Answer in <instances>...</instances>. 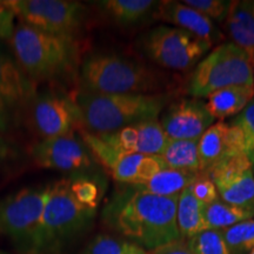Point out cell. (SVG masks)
<instances>
[{"instance_id":"obj_1","label":"cell","mask_w":254,"mask_h":254,"mask_svg":"<svg viewBox=\"0 0 254 254\" xmlns=\"http://www.w3.org/2000/svg\"><path fill=\"white\" fill-rule=\"evenodd\" d=\"M179 195L159 196L125 186L111 196L103 220L131 243L154 251L183 239L177 224Z\"/></svg>"},{"instance_id":"obj_2","label":"cell","mask_w":254,"mask_h":254,"mask_svg":"<svg viewBox=\"0 0 254 254\" xmlns=\"http://www.w3.org/2000/svg\"><path fill=\"white\" fill-rule=\"evenodd\" d=\"M95 213L75 193L72 176L52 183L31 254H62L91 227Z\"/></svg>"},{"instance_id":"obj_3","label":"cell","mask_w":254,"mask_h":254,"mask_svg":"<svg viewBox=\"0 0 254 254\" xmlns=\"http://www.w3.org/2000/svg\"><path fill=\"white\" fill-rule=\"evenodd\" d=\"M170 95L103 94L80 90L75 94L85 131L93 134L114 132L133 124L158 119L167 107Z\"/></svg>"},{"instance_id":"obj_4","label":"cell","mask_w":254,"mask_h":254,"mask_svg":"<svg viewBox=\"0 0 254 254\" xmlns=\"http://www.w3.org/2000/svg\"><path fill=\"white\" fill-rule=\"evenodd\" d=\"M9 45L18 65L33 81L66 75L80 59L75 37L47 33L21 23L15 26Z\"/></svg>"},{"instance_id":"obj_5","label":"cell","mask_w":254,"mask_h":254,"mask_svg":"<svg viewBox=\"0 0 254 254\" xmlns=\"http://www.w3.org/2000/svg\"><path fill=\"white\" fill-rule=\"evenodd\" d=\"M81 90L103 94H159L167 80L150 66L114 53H93L80 67Z\"/></svg>"},{"instance_id":"obj_6","label":"cell","mask_w":254,"mask_h":254,"mask_svg":"<svg viewBox=\"0 0 254 254\" xmlns=\"http://www.w3.org/2000/svg\"><path fill=\"white\" fill-rule=\"evenodd\" d=\"M254 86V63L233 43H222L195 66L189 82L192 98H207L221 88Z\"/></svg>"},{"instance_id":"obj_7","label":"cell","mask_w":254,"mask_h":254,"mask_svg":"<svg viewBox=\"0 0 254 254\" xmlns=\"http://www.w3.org/2000/svg\"><path fill=\"white\" fill-rule=\"evenodd\" d=\"M51 184L25 189L0 199V236L11 239L25 254H31L39 232Z\"/></svg>"},{"instance_id":"obj_8","label":"cell","mask_w":254,"mask_h":254,"mask_svg":"<svg viewBox=\"0 0 254 254\" xmlns=\"http://www.w3.org/2000/svg\"><path fill=\"white\" fill-rule=\"evenodd\" d=\"M142 53L154 64L173 71H187L212 49L209 44L180 28L159 25L140 40Z\"/></svg>"},{"instance_id":"obj_9","label":"cell","mask_w":254,"mask_h":254,"mask_svg":"<svg viewBox=\"0 0 254 254\" xmlns=\"http://www.w3.org/2000/svg\"><path fill=\"white\" fill-rule=\"evenodd\" d=\"M20 23L47 33L75 37L84 26L86 7L72 0H9L4 1Z\"/></svg>"},{"instance_id":"obj_10","label":"cell","mask_w":254,"mask_h":254,"mask_svg":"<svg viewBox=\"0 0 254 254\" xmlns=\"http://www.w3.org/2000/svg\"><path fill=\"white\" fill-rule=\"evenodd\" d=\"M80 138L95 160L103 165L116 182L124 186L141 185L167 168L159 155L126 153L114 150L99 136L85 129L81 131Z\"/></svg>"},{"instance_id":"obj_11","label":"cell","mask_w":254,"mask_h":254,"mask_svg":"<svg viewBox=\"0 0 254 254\" xmlns=\"http://www.w3.org/2000/svg\"><path fill=\"white\" fill-rule=\"evenodd\" d=\"M37 97L36 84L0 45V132L17 126Z\"/></svg>"},{"instance_id":"obj_12","label":"cell","mask_w":254,"mask_h":254,"mask_svg":"<svg viewBox=\"0 0 254 254\" xmlns=\"http://www.w3.org/2000/svg\"><path fill=\"white\" fill-rule=\"evenodd\" d=\"M31 157L41 168L72 174L87 172L95 163L90 150L75 133L43 139L32 146Z\"/></svg>"},{"instance_id":"obj_13","label":"cell","mask_w":254,"mask_h":254,"mask_svg":"<svg viewBox=\"0 0 254 254\" xmlns=\"http://www.w3.org/2000/svg\"><path fill=\"white\" fill-rule=\"evenodd\" d=\"M207 176L227 204L254 212V171L246 155L237 153L219 163Z\"/></svg>"},{"instance_id":"obj_14","label":"cell","mask_w":254,"mask_h":254,"mask_svg":"<svg viewBox=\"0 0 254 254\" xmlns=\"http://www.w3.org/2000/svg\"><path fill=\"white\" fill-rule=\"evenodd\" d=\"M31 109L34 127L43 139L71 134L82 126L74 99L63 94L37 95Z\"/></svg>"},{"instance_id":"obj_15","label":"cell","mask_w":254,"mask_h":254,"mask_svg":"<svg viewBox=\"0 0 254 254\" xmlns=\"http://www.w3.org/2000/svg\"><path fill=\"white\" fill-rule=\"evenodd\" d=\"M167 139L199 140L214 124L201 99H180L171 104L159 120Z\"/></svg>"},{"instance_id":"obj_16","label":"cell","mask_w":254,"mask_h":254,"mask_svg":"<svg viewBox=\"0 0 254 254\" xmlns=\"http://www.w3.org/2000/svg\"><path fill=\"white\" fill-rule=\"evenodd\" d=\"M95 135L114 150L145 155H160L168 140L159 119L136 123L114 132Z\"/></svg>"},{"instance_id":"obj_17","label":"cell","mask_w":254,"mask_h":254,"mask_svg":"<svg viewBox=\"0 0 254 254\" xmlns=\"http://www.w3.org/2000/svg\"><path fill=\"white\" fill-rule=\"evenodd\" d=\"M152 15L157 20L189 32L211 46L225 39V36L213 20L184 4L183 1H174V0L159 1Z\"/></svg>"},{"instance_id":"obj_18","label":"cell","mask_w":254,"mask_h":254,"mask_svg":"<svg viewBox=\"0 0 254 254\" xmlns=\"http://www.w3.org/2000/svg\"><path fill=\"white\" fill-rule=\"evenodd\" d=\"M198 151L201 173L209 171L231 155L239 153L232 139L227 123L218 122L212 125L198 140Z\"/></svg>"},{"instance_id":"obj_19","label":"cell","mask_w":254,"mask_h":254,"mask_svg":"<svg viewBox=\"0 0 254 254\" xmlns=\"http://www.w3.org/2000/svg\"><path fill=\"white\" fill-rule=\"evenodd\" d=\"M224 23L232 43L245 51L254 63V0L231 1Z\"/></svg>"},{"instance_id":"obj_20","label":"cell","mask_w":254,"mask_h":254,"mask_svg":"<svg viewBox=\"0 0 254 254\" xmlns=\"http://www.w3.org/2000/svg\"><path fill=\"white\" fill-rule=\"evenodd\" d=\"M254 98V86L221 88L207 97L206 109L213 119L224 120L237 117Z\"/></svg>"},{"instance_id":"obj_21","label":"cell","mask_w":254,"mask_h":254,"mask_svg":"<svg viewBox=\"0 0 254 254\" xmlns=\"http://www.w3.org/2000/svg\"><path fill=\"white\" fill-rule=\"evenodd\" d=\"M158 2L153 0H103L94 4L114 24L133 26L153 14Z\"/></svg>"},{"instance_id":"obj_22","label":"cell","mask_w":254,"mask_h":254,"mask_svg":"<svg viewBox=\"0 0 254 254\" xmlns=\"http://www.w3.org/2000/svg\"><path fill=\"white\" fill-rule=\"evenodd\" d=\"M177 224L182 238L192 237L208 230L204 217V204L193 195L190 185L180 193L177 204Z\"/></svg>"},{"instance_id":"obj_23","label":"cell","mask_w":254,"mask_h":254,"mask_svg":"<svg viewBox=\"0 0 254 254\" xmlns=\"http://www.w3.org/2000/svg\"><path fill=\"white\" fill-rule=\"evenodd\" d=\"M199 176L200 174L185 172V171L165 168L146 183L131 187L141 190V192L170 198V196L180 195V193L194 182Z\"/></svg>"},{"instance_id":"obj_24","label":"cell","mask_w":254,"mask_h":254,"mask_svg":"<svg viewBox=\"0 0 254 254\" xmlns=\"http://www.w3.org/2000/svg\"><path fill=\"white\" fill-rule=\"evenodd\" d=\"M159 157L163 159L166 167L171 170L202 174L199 159L198 140L168 139Z\"/></svg>"},{"instance_id":"obj_25","label":"cell","mask_w":254,"mask_h":254,"mask_svg":"<svg viewBox=\"0 0 254 254\" xmlns=\"http://www.w3.org/2000/svg\"><path fill=\"white\" fill-rule=\"evenodd\" d=\"M228 125L237 151L246 155L254 166V98Z\"/></svg>"},{"instance_id":"obj_26","label":"cell","mask_w":254,"mask_h":254,"mask_svg":"<svg viewBox=\"0 0 254 254\" xmlns=\"http://www.w3.org/2000/svg\"><path fill=\"white\" fill-rule=\"evenodd\" d=\"M204 217L208 230H226V228L249 220L254 217V212L230 205L222 200L204 205Z\"/></svg>"},{"instance_id":"obj_27","label":"cell","mask_w":254,"mask_h":254,"mask_svg":"<svg viewBox=\"0 0 254 254\" xmlns=\"http://www.w3.org/2000/svg\"><path fill=\"white\" fill-rule=\"evenodd\" d=\"M231 254H249L254 249V219L222 230Z\"/></svg>"},{"instance_id":"obj_28","label":"cell","mask_w":254,"mask_h":254,"mask_svg":"<svg viewBox=\"0 0 254 254\" xmlns=\"http://www.w3.org/2000/svg\"><path fill=\"white\" fill-rule=\"evenodd\" d=\"M189 246L194 254H231L222 231L206 230L189 239Z\"/></svg>"},{"instance_id":"obj_29","label":"cell","mask_w":254,"mask_h":254,"mask_svg":"<svg viewBox=\"0 0 254 254\" xmlns=\"http://www.w3.org/2000/svg\"><path fill=\"white\" fill-rule=\"evenodd\" d=\"M135 244L118 239V238L99 234L90 241L81 254H127Z\"/></svg>"},{"instance_id":"obj_30","label":"cell","mask_w":254,"mask_h":254,"mask_svg":"<svg viewBox=\"0 0 254 254\" xmlns=\"http://www.w3.org/2000/svg\"><path fill=\"white\" fill-rule=\"evenodd\" d=\"M183 2L211 20L219 23H224L231 5V1L226 0H185Z\"/></svg>"},{"instance_id":"obj_31","label":"cell","mask_w":254,"mask_h":254,"mask_svg":"<svg viewBox=\"0 0 254 254\" xmlns=\"http://www.w3.org/2000/svg\"><path fill=\"white\" fill-rule=\"evenodd\" d=\"M190 190L193 195L204 205L212 204L219 200L217 186L207 174H200L194 182L190 184Z\"/></svg>"},{"instance_id":"obj_32","label":"cell","mask_w":254,"mask_h":254,"mask_svg":"<svg viewBox=\"0 0 254 254\" xmlns=\"http://www.w3.org/2000/svg\"><path fill=\"white\" fill-rule=\"evenodd\" d=\"M14 18V13L8 7L0 13V39L9 40V38L12 37L15 28Z\"/></svg>"},{"instance_id":"obj_33","label":"cell","mask_w":254,"mask_h":254,"mask_svg":"<svg viewBox=\"0 0 254 254\" xmlns=\"http://www.w3.org/2000/svg\"><path fill=\"white\" fill-rule=\"evenodd\" d=\"M151 254H194L190 249L189 243L183 239L173 241V243L167 244L163 247L152 251Z\"/></svg>"},{"instance_id":"obj_34","label":"cell","mask_w":254,"mask_h":254,"mask_svg":"<svg viewBox=\"0 0 254 254\" xmlns=\"http://www.w3.org/2000/svg\"><path fill=\"white\" fill-rule=\"evenodd\" d=\"M8 154V148H7V145L5 144L4 140H2L1 138H0V161L4 160V159L7 157Z\"/></svg>"},{"instance_id":"obj_35","label":"cell","mask_w":254,"mask_h":254,"mask_svg":"<svg viewBox=\"0 0 254 254\" xmlns=\"http://www.w3.org/2000/svg\"><path fill=\"white\" fill-rule=\"evenodd\" d=\"M127 254H151V253H148L147 251L144 250V249H142V247H140V246L134 245V247H133V249L131 250V252L127 253Z\"/></svg>"},{"instance_id":"obj_36","label":"cell","mask_w":254,"mask_h":254,"mask_svg":"<svg viewBox=\"0 0 254 254\" xmlns=\"http://www.w3.org/2000/svg\"><path fill=\"white\" fill-rule=\"evenodd\" d=\"M6 8H7V6L5 5V2L4 1H0V13H1V12H4Z\"/></svg>"},{"instance_id":"obj_37","label":"cell","mask_w":254,"mask_h":254,"mask_svg":"<svg viewBox=\"0 0 254 254\" xmlns=\"http://www.w3.org/2000/svg\"><path fill=\"white\" fill-rule=\"evenodd\" d=\"M249 254H254V249H253V250H252V251H251V252H250V253H249Z\"/></svg>"},{"instance_id":"obj_38","label":"cell","mask_w":254,"mask_h":254,"mask_svg":"<svg viewBox=\"0 0 254 254\" xmlns=\"http://www.w3.org/2000/svg\"><path fill=\"white\" fill-rule=\"evenodd\" d=\"M0 254H6V253H4V252H1V251H0Z\"/></svg>"},{"instance_id":"obj_39","label":"cell","mask_w":254,"mask_h":254,"mask_svg":"<svg viewBox=\"0 0 254 254\" xmlns=\"http://www.w3.org/2000/svg\"><path fill=\"white\" fill-rule=\"evenodd\" d=\"M253 171H254V166H253Z\"/></svg>"}]
</instances>
